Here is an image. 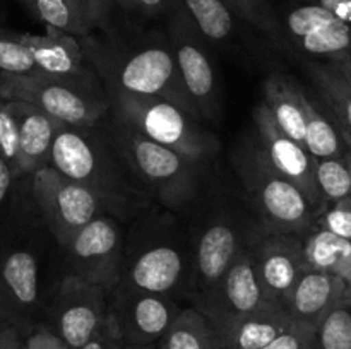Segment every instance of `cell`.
<instances>
[{"label": "cell", "mask_w": 351, "mask_h": 349, "mask_svg": "<svg viewBox=\"0 0 351 349\" xmlns=\"http://www.w3.org/2000/svg\"><path fill=\"white\" fill-rule=\"evenodd\" d=\"M98 125L62 123L51 146L50 166L89 188L101 201L108 216H134L146 205L147 192Z\"/></svg>", "instance_id": "obj_1"}, {"label": "cell", "mask_w": 351, "mask_h": 349, "mask_svg": "<svg viewBox=\"0 0 351 349\" xmlns=\"http://www.w3.org/2000/svg\"><path fill=\"white\" fill-rule=\"evenodd\" d=\"M81 43L86 58L105 86V92L119 91L165 98L202 120L182 82L168 41L137 48H119L106 47L91 36H84Z\"/></svg>", "instance_id": "obj_2"}, {"label": "cell", "mask_w": 351, "mask_h": 349, "mask_svg": "<svg viewBox=\"0 0 351 349\" xmlns=\"http://www.w3.org/2000/svg\"><path fill=\"white\" fill-rule=\"evenodd\" d=\"M105 132L134 178L160 204L173 211L194 204L201 190L204 163L139 135L113 115Z\"/></svg>", "instance_id": "obj_3"}, {"label": "cell", "mask_w": 351, "mask_h": 349, "mask_svg": "<svg viewBox=\"0 0 351 349\" xmlns=\"http://www.w3.org/2000/svg\"><path fill=\"white\" fill-rule=\"evenodd\" d=\"M105 94L112 115L139 135L201 163L218 154V137L204 129L197 116L173 101L119 91Z\"/></svg>", "instance_id": "obj_4"}, {"label": "cell", "mask_w": 351, "mask_h": 349, "mask_svg": "<svg viewBox=\"0 0 351 349\" xmlns=\"http://www.w3.org/2000/svg\"><path fill=\"white\" fill-rule=\"evenodd\" d=\"M235 166L259 216L263 233L302 238L314 228L317 214L311 202L297 185L274 170L259 144L243 146Z\"/></svg>", "instance_id": "obj_5"}, {"label": "cell", "mask_w": 351, "mask_h": 349, "mask_svg": "<svg viewBox=\"0 0 351 349\" xmlns=\"http://www.w3.org/2000/svg\"><path fill=\"white\" fill-rule=\"evenodd\" d=\"M0 98L23 101L71 127H95L110 112L105 91L40 70L23 75L0 74Z\"/></svg>", "instance_id": "obj_6"}, {"label": "cell", "mask_w": 351, "mask_h": 349, "mask_svg": "<svg viewBox=\"0 0 351 349\" xmlns=\"http://www.w3.org/2000/svg\"><path fill=\"white\" fill-rule=\"evenodd\" d=\"M29 177L34 205L62 248L67 246L79 229L98 216L106 214L101 201L89 188L64 177L50 164Z\"/></svg>", "instance_id": "obj_7"}, {"label": "cell", "mask_w": 351, "mask_h": 349, "mask_svg": "<svg viewBox=\"0 0 351 349\" xmlns=\"http://www.w3.org/2000/svg\"><path fill=\"white\" fill-rule=\"evenodd\" d=\"M168 14V44L173 51L182 82L201 118L216 122L219 113L218 81L204 38L175 2Z\"/></svg>", "instance_id": "obj_8"}, {"label": "cell", "mask_w": 351, "mask_h": 349, "mask_svg": "<svg viewBox=\"0 0 351 349\" xmlns=\"http://www.w3.org/2000/svg\"><path fill=\"white\" fill-rule=\"evenodd\" d=\"M72 276L112 293L122 279L123 238L115 219L101 214L79 229L65 246Z\"/></svg>", "instance_id": "obj_9"}, {"label": "cell", "mask_w": 351, "mask_h": 349, "mask_svg": "<svg viewBox=\"0 0 351 349\" xmlns=\"http://www.w3.org/2000/svg\"><path fill=\"white\" fill-rule=\"evenodd\" d=\"M180 310L177 301L167 294L146 293L122 284L110 293L108 311L127 348L156 344Z\"/></svg>", "instance_id": "obj_10"}, {"label": "cell", "mask_w": 351, "mask_h": 349, "mask_svg": "<svg viewBox=\"0 0 351 349\" xmlns=\"http://www.w3.org/2000/svg\"><path fill=\"white\" fill-rule=\"evenodd\" d=\"M108 305V291L69 274L62 279L51 303V331L69 349H79L101 327Z\"/></svg>", "instance_id": "obj_11"}, {"label": "cell", "mask_w": 351, "mask_h": 349, "mask_svg": "<svg viewBox=\"0 0 351 349\" xmlns=\"http://www.w3.org/2000/svg\"><path fill=\"white\" fill-rule=\"evenodd\" d=\"M267 303L254 270L250 245L239 253L230 269L223 274L215 289L195 305L208 317L219 335Z\"/></svg>", "instance_id": "obj_12"}, {"label": "cell", "mask_w": 351, "mask_h": 349, "mask_svg": "<svg viewBox=\"0 0 351 349\" xmlns=\"http://www.w3.org/2000/svg\"><path fill=\"white\" fill-rule=\"evenodd\" d=\"M254 125H256L259 146L264 151L274 170L285 178L297 185L311 205L315 214L324 209V201L315 181V159L308 154V151L300 142L291 139L283 132L274 122L266 103H257L252 113Z\"/></svg>", "instance_id": "obj_13"}, {"label": "cell", "mask_w": 351, "mask_h": 349, "mask_svg": "<svg viewBox=\"0 0 351 349\" xmlns=\"http://www.w3.org/2000/svg\"><path fill=\"white\" fill-rule=\"evenodd\" d=\"M254 240L247 238L245 228L230 214L218 216L204 226L195 243L192 260L195 305L215 289L233 260Z\"/></svg>", "instance_id": "obj_14"}, {"label": "cell", "mask_w": 351, "mask_h": 349, "mask_svg": "<svg viewBox=\"0 0 351 349\" xmlns=\"http://www.w3.org/2000/svg\"><path fill=\"white\" fill-rule=\"evenodd\" d=\"M250 255L264 298L283 308L291 287L307 270L302 238L281 233H261L250 243Z\"/></svg>", "instance_id": "obj_15"}, {"label": "cell", "mask_w": 351, "mask_h": 349, "mask_svg": "<svg viewBox=\"0 0 351 349\" xmlns=\"http://www.w3.org/2000/svg\"><path fill=\"white\" fill-rule=\"evenodd\" d=\"M36 70L99 89V77L86 58L81 38L47 27L45 34L21 33Z\"/></svg>", "instance_id": "obj_16"}, {"label": "cell", "mask_w": 351, "mask_h": 349, "mask_svg": "<svg viewBox=\"0 0 351 349\" xmlns=\"http://www.w3.org/2000/svg\"><path fill=\"white\" fill-rule=\"evenodd\" d=\"M184 274L185 260L178 246L168 242H154L123 262L119 284L146 293L171 296L180 286Z\"/></svg>", "instance_id": "obj_17"}, {"label": "cell", "mask_w": 351, "mask_h": 349, "mask_svg": "<svg viewBox=\"0 0 351 349\" xmlns=\"http://www.w3.org/2000/svg\"><path fill=\"white\" fill-rule=\"evenodd\" d=\"M339 305H346V283L332 274L307 269L285 300L283 308L293 322L315 328Z\"/></svg>", "instance_id": "obj_18"}, {"label": "cell", "mask_w": 351, "mask_h": 349, "mask_svg": "<svg viewBox=\"0 0 351 349\" xmlns=\"http://www.w3.org/2000/svg\"><path fill=\"white\" fill-rule=\"evenodd\" d=\"M17 122V156L14 163L16 177H29L50 164L55 133L62 125L41 109L23 101H9Z\"/></svg>", "instance_id": "obj_19"}, {"label": "cell", "mask_w": 351, "mask_h": 349, "mask_svg": "<svg viewBox=\"0 0 351 349\" xmlns=\"http://www.w3.org/2000/svg\"><path fill=\"white\" fill-rule=\"evenodd\" d=\"M0 279L10 317L26 315L40 300V267L27 248H10L0 253Z\"/></svg>", "instance_id": "obj_20"}, {"label": "cell", "mask_w": 351, "mask_h": 349, "mask_svg": "<svg viewBox=\"0 0 351 349\" xmlns=\"http://www.w3.org/2000/svg\"><path fill=\"white\" fill-rule=\"evenodd\" d=\"M31 14L47 27L64 31L72 36H91L103 26L108 14L93 0H21Z\"/></svg>", "instance_id": "obj_21"}, {"label": "cell", "mask_w": 351, "mask_h": 349, "mask_svg": "<svg viewBox=\"0 0 351 349\" xmlns=\"http://www.w3.org/2000/svg\"><path fill=\"white\" fill-rule=\"evenodd\" d=\"M291 324L285 308L267 301L219 335L221 349H261Z\"/></svg>", "instance_id": "obj_22"}, {"label": "cell", "mask_w": 351, "mask_h": 349, "mask_svg": "<svg viewBox=\"0 0 351 349\" xmlns=\"http://www.w3.org/2000/svg\"><path fill=\"white\" fill-rule=\"evenodd\" d=\"M264 99L274 122L291 139L304 146L305 109L304 91L283 75H269L263 84Z\"/></svg>", "instance_id": "obj_23"}, {"label": "cell", "mask_w": 351, "mask_h": 349, "mask_svg": "<svg viewBox=\"0 0 351 349\" xmlns=\"http://www.w3.org/2000/svg\"><path fill=\"white\" fill-rule=\"evenodd\" d=\"M307 269L332 274L348 281L351 276V242L321 228H312L302 236Z\"/></svg>", "instance_id": "obj_24"}, {"label": "cell", "mask_w": 351, "mask_h": 349, "mask_svg": "<svg viewBox=\"0 0 351 349\" xmlns=\"http://www.w3.org/2000/svg\"><path fill=\"white\" fill-rule=\"evenodd\" d=\"M156 349H221V339L211 322L197 308H182Z\"/></svg>", "instance_id": "obj_25"}, {"label": "cell", "mask_w": 351, "mask_h": 349, "mask_svg": "<svg viewBox=\"0 0 351 349\" xmlns=\"http://www.w3.org/2000/svg\"><path fill=\"white\" fill-rule=\"evenodd\" d=\"M204 41L225 43L235 33L237 14L225 0H175Z\"/></svg>", "instance_id": "obj_26"}, {"label": "cell", "mask_w": 351, "mask_h": 349, "mask_svg": "<svg viewBox=\"0 0 351 349\" xmlns=\"http://www.w3.org/2000/svg\"><path fill=\"white\" fill-rule=\"evenodd\" d=\"M307 68L322 98L345 127V135L351 140V84L348 79L332 64L314 62L308 64Z\"/></svg>", "instance_id": "obj_27"}, {"label": "cell", "mask_w": 351, "mask_h": 349, "mask_svg": "<svg viewBox=\"0 0 351 349\" xmlns=\"http://www.w3.org/2000/svg\"><path fill=\"white\" fill-rule=\"evenodd\" d=\"M304 109H305V137L304 147L308 151L314 159L324 157L343 156L346 151L341 135L336 127L329 122L328 116L317 109V106L311 101L304 92Z\"/></svg>", "instance_id": "obj_28"}, {"label": "cell", "mask_w": 351, "mask_h": 349, "mask_svg": "<svg viewBox=\"0 0 351 349\" xmlns=\"http://www.w3.org/2000/svg\"><path fill=\"white\" fill-rule=\"evenodd\" d=\"M315 181L324 201V207L331 202L350 197V168L345 154L338 157L315 159Z\"/></svg>", "instance_id": "obj_29"}, {"label": "cell", "mask_w": 351, "mask_h": 349, "mask_svg": "<svg viewBox=\"0 0 351 349\" xmlns=\"http://www.w3.org/2000/svg\"><path fill=\"white\" fill-rule=\"evenodd\" d=\"M295 43L308 55L331 58L336 55L351 51V27L339 21L328 24L307 36L300 38Z\"/></svg>", "instance_id": "obj_30"}, {"label": "cell", "mask_w": 351, "mask_h": 349, "mask_svg": "<svg viewBox=\"0 0 351 349\" xmlns=\"http://www.w3.org/2000/svg\"><path fill=\"white\" fill-rule=\"evenodd\" d=\"M311 349H351L350 305H339L319 322Z\"/></svg>", "instance_id": "obj_31"}, {"label": "cell", "mask_w": 351, "mask_h": 349, "mask_svg": "<svg viewBox=\"0 0 351 349\" xmlns=\"http://www.w3.org/2000/svg\"><path fill=\"white\" fill-rule=\"evenodd\" d=\"M335 21L338 19L331 12L322 9L321 5L314 2H305L288 10L283 24H280V31L285 29V33L291 40L297 41L307 34L314 33V31L321 29V27L328 26V24L335 23Z\"/></svg>", "instance_id": "obj_32"}, {"label": "cell", "mask_w": 351, "mask_h": 349, "mask_svg": "<svg viewBox=\"0 0 351 349\" xmlns=\"http://www.w3.org/2000/svg\"><path fill=\"white\" fill-rule=\"evenodd\" d=\"M36 70L21 33L0 27V74L23 75Z\"/></svg>", "instance_id": "obj_33"}, {"label": "cell", "mask_w": 351, "mask_h": 349, "mask_svg": "<svg viewBox=\"0 0 351 349\" xmlns=\"http://www.w3.org/2000/svg\"><path fill=\"white\" fill-rule=\"evenodd\" d=\"M225 2L237 14V17L247 21L250 26L271 36H276L280 33L278 16L271 9L267 0H225Z\"/></svg>", "instance_id": "obj_34"}, {"label": "cell", "mask_w": 351, "mask_h": 349, "mask_svg": "<svg viewBox=\"0 0 351 349\" xmlns=\"http://www.w3.org/2000/svg\"><path fill=\"white\" fill-rule=\"evenodd\" d=\"M314 228L326 229L351 242V195L326 205L315 218Z\"/></svg>", "instance_id": "obj_35"}, {"label": "cell", "mask_w": 351, "mask_h": 349, "mask_svg": "<svg viewBox=\"0 0 351 349\" xmlns=\"http://www.w3.org/2000/svg\"><path fill=\"white\" fill-rule=\"evenodd\" d=\"M17 156V122L14 116L10 103L0 98V157L9 161L10 164L16 163Z\"/></svg>", "instance_id": "obj_36"}, {"label": "cell", "mask_w": 351, "mask_h": 349, "mask_svg": "<svg viewBox=\"0 0 351 349\" xmlns=\"http://www.w3.org/2000/svg\"><path fill=\"white\" fill-rule=\"evenodd\" d=\"M314 328L293 322L285 332L261 349H311Z\"/></svg>", "instance_id": "obj_37"}, {"label": "cell", "mask_w": 351, "mask_h": 349, "mask_svg": "<svg viewBox=\"0 0 351 349\" xmlns=\"http://www.w3.org/2000/svg\"><path fill=\"white\" fill-rule=\"evenodd\" d=\"M123 348H125V346H123L122 337H120L119 327H117L112 313L108 311V315H106L105 322H103L101 327L98 328V332H96V334L79 349H123Z\"/></svg>", "instance_id": "obj_38"}, {"label": "cell", "mask_w": 351, "mask_h": 349, "mask_svg": "<svg viewBox=\"0 0 351 349\" xmlns=\"http://www.w3.org/2000/svg\"><path fill=\"white\" fill-rule=\"evenodd\" d=\"M23 349H69V346L51 328H36L23 341Z\"/></svg>", "instance_id": "obj_39"}, {"label": "cell", "mask_w": 351, "mask_h": 349, "mask_svg": "<svg viewBox=\"0 0 351 349\" xmlns=\"http://www.w3.org/2000/svg\"><path fill=\"white\" fill-rule=\"evenodd\" d=\"M175 0H119L123 9L141 14L144 17H154L170 12Z\"/></svg>", "instance_id": "obj_40"}, {"label": "cell", "mask_w": 351, "mask_h": 349, "mask_svg": "<svg viewBox=\"0 0 351 349\" xmlns=\"http://www.w3.org/2000/svg\"><path fill=\"white\" fill-rule=\"evenodd\" d=\"M311 2L321 5L322 9L331 12L339 23L348 24L351 27V0H311Z\"/></svg>", "instance_id": "obj_41"}, {"label": "cell", "mask_w": 351, "mask_h": 349, "mask_svg": "<svg viewBox=\"0 0 351 349\" xmlns=\"http://www.w3.org/2000/svg\"><path fill=\"white\" fill-rule=\"evenodd\" d=\"M24 335L16 322L0 327V349H23Z\"/></svg>", "instance_id": "obj_42"}, {"label": "cell", "mask_w": 351, "mask_h": 349, "mask_svg": "<svg viewBox=\"0 0 351 349\" xmlns=\"http://www.w3.org/2000/svg\"><path fill=\"white\" fill-rule=\"evenodd\" d=\"M16 178V171H14L12 164L3 159V157H0V205L9 197Z\"/></svg>", "instance_id": "obj_43"}, {"label": "cell", "mask_w": 351, "mask_h": 349, "mask_svg": "<svg viewBox=\"0 0 351 349\" xmlns=\"http://www.w3.org/2000/svg\"><path fill=\"white\" fill-rule=\"evenodd\" d=\"M329 64L335 65L351 84V51H346V53L336 55V57L329 58Z\"/></svg>", "instance_id": "obj_44"}, {"label": "cell", "mask_w": 351, "mask_h": 349, "mask_svg": "<svg viewBox=\"0 0 351 349\" xmlns=\"http://www.w3.org/2000/svg\"><path fill=\"white\" fill-rule=\"evenodd\" d=\"M12 322V317H10V310L9 305H7V298L5 293H3V286H2V279H0V327L5 324Z\"/></svg>", "instance_id": "obj_45"}, {"label": "cell", "mask_w": 351, "mask_h": 349, "mask_svg": "<svg viewBox=\"0 0 351 349\" xmlns=\"http://www.w3.org/2000/svg\"><path fill=\"white\" fill-rule=\"evenodd\" d=\"M93 2H95L96 5L101 7V9L105 10L106 14H110V10H112V7L115 5V3H119V0H93Z\"/></svg>", "instance_id": "obj_46"}, {"label": "cell", "mask_w": 351, "mask_h": 349, "mask_svg": "<svg viewBox=\"0 0 351 349\" xmlns=\"http://www.w3.org/2000/svg\"><path fill=\"white\" fill-rule=\"evenodd\" d=\"M345 140H346L345 159H346V163H348V168H350V185H351V140H350L346 135H345ZM350 195H351V194H350Z\"/></svg>", "instance_id": "obj_47"}, {"label": "cell", "mask_w": 351, "mask_h": 349, "mask_svg": "<svg viewBox=\"0 0 351 349\" xmlns=\"http://www.w3.org/2000/svg\"><path fill=\"white\" fill-rule=\"evenodd\" d=\"M351 303V276L350 279L346 281V305Z\"/></svg>", "instance_id": "obj_48"}, {"label": "cell", "mask_w": 351, "mask_h": 349, "mask_svg": "<svg viewBox=\"0 0 351 349\" xmlns=\"http://www.w3.org/2000/svg\"><path fill=\"white\" fill-rule=\"evenodd\" d=\"M123 349H156V348H154V346H146V348H127L125 346Z\"/></svg>", "instance_id": "obj_49"}, {"label": "cell", "mask_w": 351, "mask_h": 349, "mask_svg": "<svg viewBox=\"0 0 351 349\" xmlns=\"http://www.w3.org/2000/svg\"><path fill=\"white\" fill-rule=\"evenodd\" d=\"M350 308H351V303H350Z\"/></svg>", "instance_id": "obj_50"}]
</instances>
